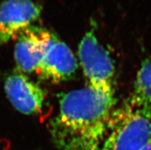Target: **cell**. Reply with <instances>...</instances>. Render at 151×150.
<instances>
[{"label":"cell","instance_id":"cell-1","mask_svg":"<svg viewBox=\"0 0 151 150\" xmlns=\"http://www.w3.org/2000/svg\"><path fill=\"white\" fill-rule=\"evenodd\" d=\"M51 133L60 150H94L110 115L116 107L114 93L86 86L61 96Z\"/></svg>","mask_w":151,"mask_h":150},{"label":"cell","instance_id":"cell-2","mask_svg":"<svg viewBox=\"0 0 151 150\" xmlns=\"http://www.w3.org/2000/svg\"><path fill=\"white\" fill-rule=\"evenodd\" d=\"M151 138V108L133 94L110 115L94 150H142Z\"/></svg>","mask_w":151,"mask_h":150},{"label":"cell","instance_id":"cell-3","mask_svg":"<svg viewBox=\"0 0 151 150\" xmlns=\"http://www.w3.org/2000/svg\"><path fill=\"white\" fill-rule=\"evenodd\" d=\"M78 55L87 86L114 93V65L108 51L96 37L93 29L88 32L79 44Z\"/></svg>","mask_w":151,"mask_h":150},{"label":"cell","instance_id":"cell-4","mask_svg":"<svg viewBox=\"0 0 151 150\" xmlns=\"http://www.w3.org/2000/svg\"><path fill=\"white\" fill-rule=\"evenodd\" d=\"M78 67L77 59L65 42L46 30L44 53L35 74L52 83L71 78Z\"/></svg>","mask_w":151,"mask_h":150},{"label":"cell","instance_id":"cell-5","mask_svg":"<svg viewBox=\"0 0 151 150\" xmlns=\"http://www.w3.org/2000/svg\"><path fill=\"white\" fill-rule=\"evenodd\" d=\"M42 7L32 0H6L0 5V44L17 38L40 17Z\"/></svg>","mask_w":151,"mask_h":150},{"label":"cell","instance_id":"cell-6","mask_svg":"<svg viewBox=\"0 0 151 150\" xmlns=\"http://www.w3.org/2000/svg\"><path fill=\"white\" fill-rule=\"evenodd\" d=\"M4 88L12 106L22 113L40 116L46 110L45 90L24 74H10L5 80Z\"/></svg>","mask_w":151,"mask_h":150},{"label":"cell","instance_id":"cell-7","mask_svg":"<svg viewBox=\"0 0 151 150\" xmlns=\"http://www.w3.org/2000/svg\"><path fill=\"white\" fill-rule=\"evenodd\" d=\"M46 29L32 26L23 32L15 44V62L22 72L36 73L44 53Z\"/></svg>","mask_w":151,"mask_h":150},{"label":"cell","instance_id":"cell-8","mask_svg":"<svg viewBox=\"0 0 151 150\" xmlns=\"http://www.w3.org/2000/svg\"><path fill=\"white\" fill-rule=\"evenodd\" d=\"M132 94L151 108V59H147L142 63Z\"/></svg>","mask_w":151,"mask_h":150},{"label":"cell","instance_id":"cell-9","mask_svg":"<svg viewBox=\"0 0 151 150\" xmlns=\"http://www.w3.org/2000/svg\"><path fill=\"white\" fill-rule=\"evenodd\" d=\"M142 150H151V138L149 139L147 143L144 146V147Z\"/></svg>","mask_w":151,"mask_h":150}]
</instances>
